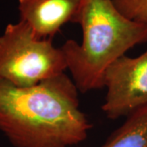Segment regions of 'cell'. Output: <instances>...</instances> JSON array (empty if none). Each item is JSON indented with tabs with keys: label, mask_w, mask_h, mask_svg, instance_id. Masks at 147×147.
Wrapping results in <instances>:
<instances>
[{
	"label": "cell",
	"mask_w": 147,
	"mask_h": 147,
	"mask_svg": "<svg viewBox=\"0 0 147 147\" xmlns=\"http://www.w3.org/2000/svg\"><path fill=\"white\" fill-rule=\"evenodd\" d=\"M79 92L65 73L28 88L0 79V131L15 147L78 145L92 127Z\"/></svg>",
	"instance_id": "1"
},
{
	"label": "cell",
	"mask_w": 147,
	"mask_h": 147,
	"mask_svg": "<svg viewBox=\"0 0 147 147\" xmlns=\"http://www.w3.org/2000/svg\"><path fill=\"white\" fill-rule=\"evenodd\" d=\"M74 23L81 26L82 42L69 39L61 47L81 93L104 88L110 65L136 45L147 42V25L123 16L114 0H83Z\"/></svg>",
	"instance_id": "2"
},
{
	"label": "cell",
	"mask_w": 147,
	"mask_h": 147,
	"mask_svg": "<svg viewBox=\"0 0 147 147\" xmlns=\"http://www.w3.org/2000/svg\"><path fill=\"white\" fill-rule=\"evenodd\" d=\"M67 62L53 39H40L24 21L8 24L0 35V79L32 87L65 73Z\"/></svg>",
	"instance_id": "3"
},
{
	"label": "cell",
	"mask_w": 147,
	"mask_h": 147,
	"mask_svg": "<svg viewBox=\"0 0 147 147\" xmlns=\"http://www.w3.org/2000/svg\"><path fill=\"white\" fill-rule=\"evenodd\" d=\"M107 92L101 109L110 119L128 116L147 105V51L137 57L126 55L107 68L104 76Z\"/></svg>",
	"instance_id": "4"
},
{
	"label": "cell",
	"mask_w": 147,
	"mask_h": 147,
	"mask_svg": "<svg viewBox=\"0 0 147 147\" xmlns=\"http://www.w3.org/2000/svg\"><path fill=\"white\" fill-rule=\"evenodd\" d=\"M83 0H18L20 21L40 39L53 37L68 22L74 23Z\"/></svg>",
	"instance_id": "5"
},
{
	"label": "cell",
	"mask_w": 147,
	"mask_h": 147,
	"mask_svg": "<svg viewBox=\"0 0 147 147\" xmlns=\"http://www.w3.org/2000/svg\"><path fill=\"white\" fill-rule=\"evenodd\" d=\"M100 147H147V105L127 116Z\"/></svg>",
	"instance_id": "6"
},
{
	"label": "cell",
	"mask_w": 147,
	"mask_h": 147,
	"mask_svg": "<svg viewBox=\"0 0 147 147\" xmlns=\"http://www.w3.org/2000/svg\"><path fill=\"white\" fill-rule=\"evenodd\" d=\"M114 3L127 18L147 25V0H114Z\"/></svg>",
	"instance_id": "7"
}]
</instances>
